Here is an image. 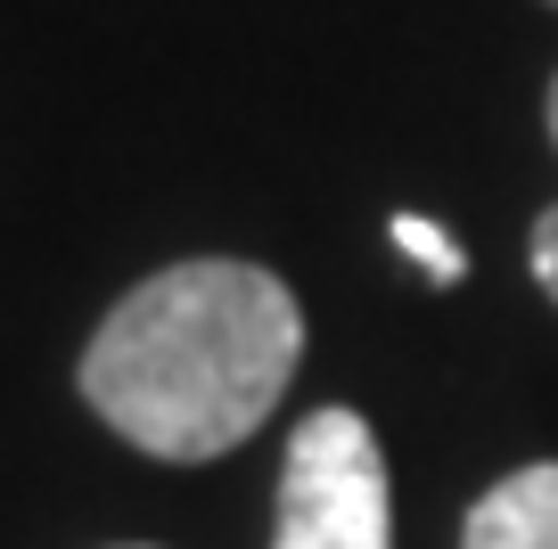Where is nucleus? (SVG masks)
Listing matches in <instances>:
<instances>
[{
	"label": "nucleus",
	"instance_id": "20e7f679",
	"mask_svg": "<svg viewBox=\"0 0 558 549\" xmlns=\"http://www.w3.org/2000/svg\"><path fill=\"white\" fill-rule=\"evenodd\" d=\"M395 246L411 263H427V279H436V288H452L460 271H469V255H460V239H444L436 222H418V213H395Z\"/></svg>",
	"mask_w": 558,
	"mask_h": 549
},
{
	"label": "nucleus",
	"instance_id": "423d86ee",
	"mask_svg": "<svg viewBox=\"0 0 558 549\" xmlns=\"http://www.w3.org/2000/svg\"><path fill=\"white\" fill-rule=\"evenodd\" d=\"M550 139H558V83H550Z\"/></svg>",
	"mask_w": 558,
	"mask_h": 549
},
{
	"label": "nucleus",
	"instance_id": "39448f33",
	"mask_svg": "<svg viewBox=\"0 0 558 549\" xmlns=\"http://www.w3.org/2000/svg\"><path fill=\"white\" fill-rule=\"evenodd\" d=\"M534 279H542V295L558 304V206L534 222Z\"/></svg>",
	"mask_w": 558,
	"mask_h": 549
},
{
	"label": "nucleus",
	"instance_id": "f257e3e1",
	"mask_svg": "<svg viewBox=\"0 0 558 549\" xmlns=\"http://www.w3.org/2000/svg\"><path fill=\"white\" fill-rule=\"evenodd\" d=\"M304 361V312L263 263H173L83 344V402L148 460H222Z\"/></svg>",
	"mask_w": 558,
	"mask_h": 549
},
{
	"label": "nucleus",
	"instance_id": "f03ea898",
	"mask_svg": "<svg viewBox=\"0 0 558 549\" xmlns=\"http://www.w3.org/2000/svg\"><path fill=\"white\" fill-rule=\"evenodd\" d=\"M271 549H395L386 451H378L362 411L329 402V411H313L288 435Z\"/></svg>",
	"mask_w": 558,
	"mask_h": 549
},
{
	"label": "nucleus",
	"instance_id": "7ed1b4c3",
	"mask_svg": "<svg viewBox=\"0 0 558 549\" xmlns=\"http://www.w3.org/2000/svg\"><path fill=\"white\" fill-rule=\"evenodd\" d=\"M460 549H558V460L493 484L460 525Z\"/></svg>",
	"mask_w": 558,
	"mask_h": 549
}]
</instances>
